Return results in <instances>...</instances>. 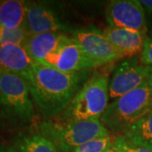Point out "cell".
I'll return each instance as SVG.
<instances>
[{
    "label": "cell",
    "mask_w": 152,
    "mask_h": 152,
    "mask_svg": "<svg viewBox=\"0 0 152 152\" xmlns=\"http://www.w3.org/2000/svg\"><path fill=\"white\" fill-rule=\"evenodd\" d=\"M90 75L91 70L64 73L36 62L25 80L40 113L53 118L65 110Z\"/></svg>",
    "instance_id": "cell-1"
},
{
    "label": "cell",
    "mask_w": 152,
    "mask_h": 152,
    "mask_svg": "<svg viewBox=\"0 0 152 152\" xmlns=\"http://www.w3.org/2000/svg\"><path fill=\"white\" fill-rule=\"evenodd\" d=\"M27 81L15 73L0 70V123L21 127L35 117V107Z\"/></svg>",
    "instance_id": "cell-2"
},
{
    "label": "cell",
    "mask_w": 152,
    "mask_h": 152,
    "mask_svg": "<svg viewBox=\"0 0 152 152\" xmlns=\"http://www.w3.org/2000/svg\"><path fill=\"white\" fill-rule=\"evenodd\" d=\"M152 109V76L137 89L112 101L101 117L102 124L118 134Z\"/></svg>",
    "instance_id": "cell-3"
},
{
    "label": "cell",
    "mask_w": 152,
    "mask_h": 152,
    "mask_svg": "<svg viewBox=\"0 0 152 152\" xmlns=\"http://www.w3.org/2000/svg\"><path fill=\"white\" fill-rule=\"evenodd\" d=\"M109 81L107 75L95 72L58 117V121L68 123L100 119L109 104Z\"/></svg>",
    "instance_id": "cell-4"
},
{
    "label": "cell",
    "mask_w": 152,
    "mask_h": 152,
    "mask_svg": "<svg viewBox=\"0 0 152 152\" xmlns=\"http://www.w3.org/2000/svg\"><path fill=\"white\" fill-rule=\"evenodd\" d=\"M39 130L61 152H70L95 139L110 135L100 119L68 123L48 120L40 124Z\"/></svg>",
    "instance_id": "cell-5"
},
{
    "label": "cell",
    "mask_w": 152,
    "mask_h": 152,
    "mask_svg": "<svg viewBox=\"0 0 152 152\" xmlns=\"http://www.w3.org/2000/svg\"><path fill=\"white\" fill-rule=\"evenodd\" d=\"M152 76V67L143 64L136 57L127 58L118 65L109 81V99L117 98L137 89Z\"/></svg>",
    "instance_id": "cell-6"
},
{
    "label": "cell",
    "mask_w": 152,
    "mask_h": 152,
    "mask_svg": "<svg viewBox=\"0 0 152 152\" xmlns=\"http://www.w3.org/2000/svg\"><path fill=\"white\" fill-rule=\"evenodd\" d=\"M106 20L110 27L129 29L146 35L145 12L140 1H111L106 9Z\"/></svg>",
    "instance_id": "cell-7"
},
{
    "label": "cell",
    "mask_w": 152,
    "mask_h": 152,
    "mask_svg": "<svg viewBox=\"0 0 152 152\" xmlns=\"http://www.w3.org/2000/svg\"><path fill=\"white\" fill-rule=\"evenodd\" d=\"M73 38L85 53L98 65L111 64L123 58L103 32L97 31H75Z\"/></svg>",
    "instance_id": "cell-8"
},
{
    "label": "cell",
    "mask_w": 152,
    "mask_h": 152,
    "mask_svg": "<svg viewBox=\"0 0 152 152\" xmlns=\"http://www.w3.org/2000/svg\"><path fill=\"white\" fill-rule=\"evenodd\" d=\"M40 64L51 67L64 73H78L91 70L98 64L87 56L75 39L66 44Z\"/></svg>",
    "instance_id": "cell-9"
},
{
    "label": "cell",
    "mask_w": 152,
    "mask_h": 152,
    "mask_svg": "<svg viewBox=\"0 0 152 152\" xmlns=\"http://www.w3.org/2000/svg\"><path fill=\"white\" fill-rule=\"evenodd\" d=\"M26 26L30 36L47 32H62L69 28L56 15L54 11L41 3L26 2Z\"/></svg>",
    "instance_id": "cell-10"
},
{
    "label": "cell",
    "mask_w": 152,
    "mask_h": 152,
    "mask_svg": "<svg viewBox=\"0 0 152 152\" xmlns=\"http://www.w3.org/2000/svg\"><path fill=\"white\" fill-rule=\"evenodd\" d=\"M73 38L63 32H47L30 36L24 48L35 62L42 64L49 56L53 54Z\"/></svg>",
    "instance_id": "cell-11"
},
{
    "label": "cell",
    "mask_w": 152,
    "mask_h": 152,
    "mask_svg": "<svg viewBox=\"0 0 152 152\" xmlns=\"http://www.w3.org/2000/svg\"><path fill=\"white\" fill-rule=\"evenodd\" d=\"M123 58H130L141 53L146 36L142 33L122 28H105L102 31Z\"/></svg>",
    "instance_id": "cell-12"
},
{
    "label": "cell",
    "mask_w": 152,
    "mask_h": 152,
    "mask_svg": "<svg viewBox=\"0 0 152 152\" xmlns=\"http://www.w3.org/2000/svg\"><path fill=\"white\" fill-rule=\"evenodd\" d=\"M35 61L23 46L0 45V69L15 73L26 79L32 69Z\"/></svg>",
    "instance_id": "cell-13"
},
{
    "label": "cell",
    "mask_w": 152,
    "mask_h": 152,
    "mask_svg": "<svg viewBox=\"0 0 152 152\" xmlns=\"http://www.w3.org/2000/svg\"><path fill=\"white\" fill-rule=\"evenodd\" d=\"M26 2L6 0L0 2V26L15 29L26 26Z\"/></svg>",
    "instance_id": "cell-14"
},
{
    "label": "cell",
    "mask_w": 152,
    "mask_h": 152,
    "mask_svg": "<svg viewBox=\"0 0 152 152\" xmlns=\"http://www.w3.org/2000/svg\"><path fill=\"white\" fill-rule=\"evenodd\" d=\"M136 145L152 151V109L123 134Z\"/></svg>",
    "instance_id": "cell-15"
},
{
    "label": "cell",
    "mask_w": 152,
    "mask_h": 152,
    "mask_svg": "<svg viewBox=\"0 0 152 152\" xmlns=\"http://www.w3.org/2000/svg\"><path fill=\"white\" fill-rule=\"evenodd\" d=\"M15 145L19 152H60L53 142L40 133L20 134Z\"/></svg>",
    "instance_id": "cell-16"
},
{
    "label": "cell",
    "mask_w": 152,
    "mask_h": 152,
    "mask_svg": "<svg viewBox=\"0 0 152 152\" xmlns=\"http://www.w3.org/2000/svg\"><path fill=\"white\" fill-rule=\"evenodd\" d=\"M30 37L26 26L7 29L0 26V45H19L23 46L26 44Z\"/></svg>",
    "instance_id": "cell-17"
},
{
    "label": "cell",
    "mask_w": 152,
    "mask_h": 152,
    "mask_svg": "<svg viewBox=\"0 0 152 152\" xmlns=\"http://www.w3.org/2000/svg\"><path fill=\"white\" fill-rule=\"evenodd\" d=\"M113 140L114 137L111 135L100 137L77 147L70 152H104L113 145Z\"/></svg>",
    "instance_id": "cell-18"
},
{
    "label": "cell",
    "mask_w": 152,
    "mask_h": 152,
    "mask_svg": "<svg viewBox=\"0 0 152 152\" xmlns=\"http://www.w3.org/2000/svg\"><path fill=\"white\" fill-rule=\"evenodd\" d=\"M113 143L119 152H152L151 150L133 144L123 135L114 137Z\"/></svg>",
    "instance_id": "cell-19"
},
{
    "label": "cell",
    "mask_w": 152,
    "mask_h": 152,
    "mask_svg": "<svg viewBox=\"0 0 152 152\" xmlns=\"http://www.w3.org/2000/svg\"><path fill=\"white\" fill-rule=\"evenodd\" d=\"M140 54V62L142 64L152 67V38H145Z\"/></svg>",
    "instance_id": "cell-20"
},
{
    "label": "cell",
    "mask_w": 152,
    "mask_h": 152,
    "mask_svg": "<svg viewBox=\"0 0 152 152\" xmlns=\"http://www.w3.org/2000/svg\"><path fill=\"white\" fill-rule=\"evenodd\" d=\"M140 2L144 9H146L147 10L152 12V0H140Z\"/></svg>",
    "instance_id": "cell-21"
},
{
    "label": "cell",
    "mask_w": 152,
    "mask_h": 152,
    "mask_svg": "<svg viewBox=\"0 0 152 152\" xmlns=\"http://www.w3.org/2000/svg\"><path fill=\"white\" fill-rule=\"evenodd\" d=\"M0 152H19L15 147H9L0 145Z\"/></svg>",
    "instance_id": "cell-22"
},
{
    "label": "cell",
    "mask_w": 152,
    "mask_h": 152,
    "mask_svg": "<svg viewBox=\"0 0 152 152\" xmlns=\"http://www.w3.org/2000/svg\"><path fill=\"white\" fill-rule=\"evenodd\" d=\"M104 152H119V151L118 150V148H117V147H116V145H114V143H113V145L109 147L108 149H107L106 151H104Z\"/></svg>",
    "instance_id": "cell-23"
},
{
    "label": "cell",
    "mask_w": 152,
    "mask_h": 152,
    "mask_svg": "<svg viewBox=\"0 0 152 152\" xmlns=\"http://www.w3.org/2000/svg\"><path fill=\"white\" fill-rule=\"evenodd\" d=\"M0 70H1V69H0Z\"/></svg>",
    "instance_id": "cell-24"
}]
</instances>
